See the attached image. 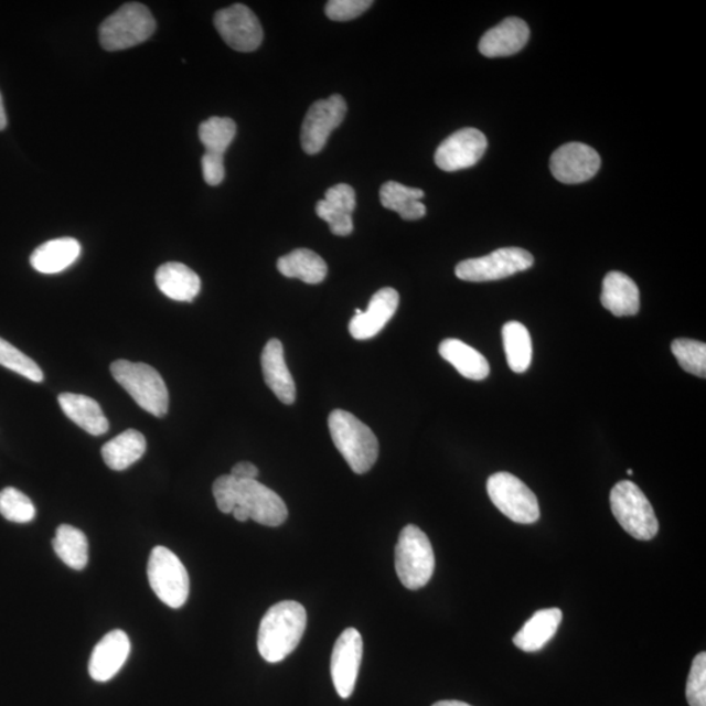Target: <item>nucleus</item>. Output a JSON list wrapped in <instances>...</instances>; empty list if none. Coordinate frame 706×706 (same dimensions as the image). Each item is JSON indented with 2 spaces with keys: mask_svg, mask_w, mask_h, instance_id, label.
Wrapping results in <instances>:
<instances>
[{
  "mask_svg": "<svg viewBox=\"0 0 706 706\" xmlns=\"http://www.w3.org/2000/svg\"><path fill=\"white\" fill-rule=\"evenodd\" d=\"M82 253L79 242L71 237L42 244L31 256V265L41 274H58L76 263Z\"/></svg>",
  "mask_w": 706,
  "mask_h": 706,
  "instance_id": "25",
  "label": "nucleus"
},
{
  "mask_svg": "<svg viewBox=\"0 0 706 706\" xmlns=\"http://www.w3.org/2000/svg\"><path fill=\"white\" fill-rule=\"evenodd\" d=\"M363 660V639L355 628L345 630L335 642L331 654V676L338 695L349 698L355 691Z\"/></svg>",
  "mask_w": 706,
  "mask_h": 706,
  "instance_id": "14",
  "label": "nucleus"
},
{
  "mask_svg": "<svg viewBox=\"0 0 706 706\" xmlns=\"http://www.w3.org/2000/svg\"><path fill=\"white\" fill-rule=\"evenodd\" d=\"M329 429L335 447L351 470L362 475L377 462L379 445L376 435L355 415L335 409L329 416Z\"/></svg>",
  "mask_w": 706,
  "mask_h": 706,
  "instance_id": "3",
  "label": "nucleus"
},
{
  "mask_svg": "<svg viewBox=\"0 0 706 706\" xmlns=\"http://www.w3.org/2000/svg\"><path fill=\"white\" fill-rule=\"evenodd\" d=\"M212 493L224 514H231L236 506L242 507L249 520L270 527L285 524L288 517L285 501L258 480H237L223 475L215 480Z\"/></svg>",
  "mask_w": 706,
  "mask_h": 706,
  "instance_id": "1",
  "label": "nucleus"
},
{
  "mask_svg": "<svg viewBox=\"0 0 706 706\" xmlns=\"http://www.w3.org/2000/svg\"><path fill=\"white\" fill-rule=\"evenodd\" d=\"M434 706H471V705L462 702L445 700V702L436 703Z\"/></svg>",
  "mask_w": 706,
  "mask_h": 706,
  "instance_id": "41",
  "label": "nucleus"
},
{
  "mask_svg": "<svg viewBox=\"0 0 706 706\" xmlns=\"http://www.w3.org/2000/svg\"><path fill=\"white\" fill-rule=\"evenodd\" d=\"M113 377L145 411L164 418L169 408V393L160 373L145 363L116 360L110 365Z\"/></svg>",
  "mask_w": 706,
  "mask_h": 706,
  "instance_id": "4",
  "label": "nucleus"
},
{
  "mask_svg": "<svg viewBox=\"0 0 706 706\" xmlns=\"http://www.w3.org/2000/svg\"><path fill=\"white\" fill-rule=\"evenodd\" d=\"M154 31L157 20L151 11L145 4L131 2L105 19L98 34L106 52H119L143 44Z\"/></svg>",
  "mask_w": 706,
  "mask_h": 706,
  "instance_id": "5",
  "label": "nucleus"
},
{
  "mask_svg": "<svg viewBox=\"0 0 706 706\" xmlns=\"http://www.w3.org/2000/svg\"><path fill=\"white\" fill-rule=\"evenodd\" d=\"M356 208L355 190L347 183H338L324 194V200L317 203L318 217L329 224L335 236H349L353 232L352 214Z\"/></svg>",
  "mask_w": 706,
  "mask_h": 706,
  "instance_id": "18",
  "label": "nucleus"
},
{
  "mask_svg": "<svg viewBox=\"0 0 706 706\" xmlns=\"http://www.w3.org/2000/svg\"><path fill=\"white\" fill-rule=\"evenodd\" d=\"M395 569L402 585L409 590L426 586L435 571V554L426 533L408 525L399 534L395 548Z\"/></svg>",
  "mask_w": 706,
  "mask_h": 706,
  "instance_id": "6",
  "label": "nucleus"
},
{
  "mask_svg": "<svg viewBox=\"0 0 706 706\" xmlns=\"http://www.w3.org/2000/svg\"><path fill=\"white\" fill-rule=\"evenodd\" d=\"M7 127V116L3 105L2 95H0V131L4 130Z\"/></svg>",
  "mask_w": 706,
  "mask_h": 706,
  "instance_id": "40",
  "label": "nucleus"
},
{
  "mask_svg": "<svg viewBox=\"0 0 706 706\" xmlns=\"http://www.w3.org/2000/svg\"><path fill=\"white\" fill-rule=\"evenodd\" d=\"M489 141L477 129L458 130L445 139L435 154L436 165L443 172H458L474 167L484 157Z\"/></svg>",
  "mask_w": 706,
  "mask_h": 706,
  "instance_id": "13",
  "label": "nucleus"
},
{
  "mask_svg": "<svg viewBox=\"0 0 706 706\" xmlns=\"http://www.w3.org/2000/svg\"><path fill=\"white\" fill-rule=\"evenodd\" d=\"M549 168L557 181L575 185L591 180L598 173L600 157L595 148L575 141L554 152Z\"/></svg>",
  "mask_w": 706,
  "mask_h": 706,
  "instance_id": "15",
  "label": "nucleus"
},
{
  "mask_svg": "<svg viewBox=\"0 0 706 706\" xmlns=\"http://www.w3.org/2000/svg\"><path fill=\"white\" fill-rule=\"evenodd\" d=\"M307 628L303 607L285 600L266 612L258 631V651L270 663L286 660L299 646Z\"/></svg>",
  "mask_w": 706,
  "mask_h": 706,
  "instance_id": "2",
  "label": "nucleus"
},
{
  "mask_svg": "<svg viewBox=\"0 0 706 706\" xmlns=\"http://www.w3.org/2000/svg\"><path fill=\"white\" fill-rule=\"evenodd\" d=\"M131 651L129 635L121 630L105 634L89 660V675L96 682H108L122 668Z\"/></svg>",
  "mask_w": 706,
  "mask_h": 706,
  "instance_id": "17",
  "label": "nucleus"
},
{
  "mask_svg": "<svg viewBox=\"0 0 706 706\" xmlns=\"http://www.w3.org/2000/svg\"><path fill=\"white\" fill-rule=\"evenodd\" d=\"M62 411L77 427L86 430L92 436H101L108 432L109 421L103 413L100 405L87 395L63 393L58 397Z\"/></svg>",
  "mask_w": 706,
  "mask_h": 706,
  "instance_id": "22",
  "label": "nucleus"
},
{
  "mask_svg": "<svg viewBox=\"0 0 706 706\" xmlns=\"http://www.w3.org/2000/svg\"><path fill=\"white\" fill-rule=\"evenodd\" d=\"M154 279L160 291L174 301L192 302L201 292L200 277L186 265L179 263L161 265Z\"/></svg>",
  "mask_w": 706,
  "mask_h": 706,
  "instance_id": "23",
  "label": "nucleus"
},
{
  "mask_svg": "<svg viewBox=\"0 0 706 706\" xmlns=\"http://www.w3.org/2000/svg\"><path fill=\"white\" fill-rule=\"evenodd\" d=\"M600 301L613 315L638 314L640 310L639 287L625 274L612 271L606 275Z\"/></svg>",
  "mask_w": 706,
  "mask_h": 706,
  "instance_id": "21",
  "label": "nucleus"
},
{
  "mask_svg": "<svg viewBox=\"0 0 706 706\" xmlns=\"http://www.w3.org/2000/svg\"><path fill=\"white\" fill-rule=\"evenodd\" d=\"M278 270L286 278L300 279L307 285H318L328 277L327 263L309 249H296L279 258Z\"/></svg>",
  "mask_w": 706,
  "mask_h": 706,
  "instance_id": "29",
  "label": "nucleus"
},
{
  "mask_svg": "<svg viewBox=\"0 0 706 706\" xmlns=\"http://www.w3.org/2000/svg\"><path fill=\"white\" fill-rule=\"evenodd\" d=\"M147 449L146 437L136 429H127L101 449L104 462L109 469L124 471L138 462Z\"/></svg>",
  "mask_w": 706,
  "mask_h": 706,
  "instance_id": "27",
  "label": "nucleus"
},
{
  "mask_svg": "<svg viewBox=\"0 0 706 706\" xmlns=\"http://www.w3.org/2000/svg\"><path fill=\"white\" fill-rule=\"evenodd\" d=\"M372 4V0H331L324 12L330 20L350 21L363 15Z\"/></svg>",
  "mask_w": 706,
  "mask_h": 706,
  "instance_id": "37",
  "label": "nucleus"
},
{
  "mask_svg": "<svg viewBox=\"0 0 706 706\" xmlns=\"http://www.w3.org/2000/svg\"><path fill=\"white\" fill-rule=\"evenodd\" d=\"M424 192L408 188L399 182H386L379 190L381 204L387 210L398 212L404 221L413 222L426 216L427 208L421 203Z\"/></svg>",
  "mask_w": 706,
  "mask_h": 706,
  "instance_id": "28",
  "label": "nucleus"
},
{
  "mask_svg": "<svg viewBox=\"0 0 706 706\" xmlns=\"http://www.w3.org/2000/svg\"><path fill=\"white\" fill-rule=\"evenodd\" d=\"M203 179L210 186H217L225 179L224 157L214 153H204L202 158Z\"/></svg>",
  "mask_w": 706,
  "mask_h": 706,
  "instance_id": "38",
  "label": "nucleus"
},
{
  "mask_svg": "<svg viewBox=\"0 0 706 706\" xmlns=\"http://www.w3.org/2000/svg\"><path fill=\"white\" fill-rule=\"evenodd\" d=\"M148 581L154 595L172 609L186 603L190 581L185 565L179 557L162 546L154 547L148 560Z\"/></svg>",
  "mask_w": 706,
  "mask_h": 706,
  "instance_id": "8",
  "label": "nucleus"
},
{
  "mask_svg": "<svg viewBox=\"0 0 706 706\" xmlns=\"http://www.w3.org/2000/svg\"><path fill=\"white\" fill-rule=\"evenodd\" d=\"M533 265L534 257L528 252L521 247H503L489 256L463 260L457 265L456 275L464 281H494L526 271Z\"/></svg>",
  "mask_w": 706,
  "mask_h": 706,
  "instance_id": "10",
  "label": "nucleus"
},
{
  "mask_svg": "<svg viewBox=\"0 0 706 706\" xmlns=\"http://www.w3.org/2000/svg\"><path fill=\"white\" fill-rule=\"evenodd\" d=\"M677 363L697 377H706V344L691 339H676L671 345Z\"/></svg>",
  "mask_w": 706,
  "mask_h": 706,
  "instance_id": "34",
  "label": "nucleus"
},
{
  "mask_svg": "<svg viewBox=\"0 0 706 706\" xmlns=\"http://www.w3.org/2000/svg\"><path fill=\"white\" fill-rule=\"evenodd\" d=\"M504 350L511 370L525 373L532 364L533 343L528 330L517 321H511L503 328Z\"/></svg>",
  "mask_w": 706,
  "mask_h": 706,
  "instance_id": "31",
  "label": "nucleus"
},
{
  "mask_svg": "<svg viewBox=\"0 0 706 706\" xmlns=\"http://www.w3.org/2000/svg\"><path fill=\"white\" fill-rule=\"evenodd\" d=\"M689 706H706V654H697L689 671L687 682Z\"/></svg>",
  "mask_w": 706,
  "mask_h": 706,
  "instance_id": "36",
  "label": "nucleus"
},
{
  "mask_svg": "<svg viewBox=\"0 0 706 706\" xmlns=\"http://www.w3.org/2000/svg\"><path fill=\"white\" fill-rule=\"evenodd\" d=\"M443 360L454 366L459 374L472 381H482L489 377L490 364L482 353L470 347L469 344L458 339H445L439 347Z\"/></svg>",
  "mask_w": 706,
  "mask_h": 706,
  "instance_id": "26",
  "label": "nucleus"
},
{
  "mask_svg": "<svg viewBox=\"0 0 706 706\" xmlns=\"http://www.w3.org/2000/svg\"><path fill=\"white\" fill-rule=\"evenodd\" d=\"M53 548L56 556L71 569L83 570L87 567L89 546L86 534L69 525L56 528Z\"/></svg>",
  "mask_w": 706,
  "mask_h": 706,
  "instance_id": "30",
  "label": "nucleus"
},
{
  "mask_svg": "<svg viewBox=\"0 0 706 706\" xmlns=\"http://www.w3.org/2000/svg\"><path fill=\"white\" fill-rule=\"evenodd\" d=\"M347 104L341 95L318 100L307 113L301 127V146L308 154L321 152L336 127L344 121Z\"/></svg>",
  "mask_w": 706,
  "mask_h": 706,
  "instance_id": "11",
  "label": "nucleus"
},
{
  "mask_svg": "<svg viewBox=\"0 0 706 706\" xmlns=\"http://www.w3.org/2000/svg\"><path fill=\"white\" fill-rule=\"evenodd\" d=\"M399 306V293L393 288H383L373 295L368 308L352 318L350 334L356 341H368L381 333L392 320Z\"/></svg>",
  "mask_w": 706,
  "mask_h": 706,
  "instance_id": "16",
  "label": "nucleus"
},
{
  "mask_svg": "<svg viewBox=\"0 0 706 706\" xmlns=\"http://www.w3.org/2000/svg\"><path fill=\"white\" fill-rule=\"evenodd\" d=\"M563 620L560 609H547L535 612L521 631L514 635V645L521 651L533 653L545 648L554 638Z\"/></svg>",
  "mask_w": 706,
  "mask_h": 706,
  "instance_id": "24",
  "label": "nucleus"
},
{
  "mask_svg": "<svg viewBox=\"0 0 706 706\" xmlns=\"http://www.w3.org/2000/svg\"><path fill=\"white\" fill-rule=\"evenodd\" d=\"M0 514L15 524H28L35 517V507L26 494L13 486H7L0 491Z\"/></svg>",
  "mask_w": 706,
  "mask_h": 706,
  "instance_id": "33",
  "label": "nucleus"
},
{
  "mask_svg": "<svg viewBox=\"0 0 706 706\" xmlns=\"http://www.w3.org/2000/svg\"><path fill=\"white\" fill-rule=\"evenodd\" d=\"M229 475L237 480H257L259 470L257 466L252 462H238L233 466Z\"/></svg>",
  "mask_w": 706,
  "mask_h": 706,
  "instance_id": "39",
  "label": "nucleus"
},
{
  "mask_svg": "<svg viewBox=\"0 0 706 706\" xmlns=\"http://www.w3.org/2000/svg\"><path fill=\"white\" fill-rule=\"evenodd\" d=\"M627 472H628V475H632L633 474L632 470H628Z\"/></svg>",
  "mask_w": 706,
  "mask_h": 706,
  "instance_id": "42",
  "label": "nucleus"
},
{
  "mask_svg": "<svg viewBox=\"0 0 706 706\" xmlns=\"http://www.w3.org/2000/svg\"><path fill=\"white\" fill-rule=\"evenodd\" d=\"M611 511L625 532L639 541H651L659 533V520L644 492L630 480L613 486Z\"/></svg>",
  "mask_w": 706,
  "mask_h": 706,
  "instance_id": "7",
  "label": "nucleus"
},
{
  "mask_svg": "<svg viewBox=\"0 0 706 706\" xmlns=\"http://www.w3.org/2000/svg\"><path fill=\"white\" fill-rule=\"evenodd\" d=\"M530 30L524 20L507 18L486 32L479 42V52L486 58L517 54L527 44Z\"/></svg>",
  "mask_w": 706,
  "mask_h": 706,
  "instance_id": "19",
  "label": "nucleus"
},
{
  "mask_svg": "<svg viewBox=\"0 0 706 706\" xmlns=\"http://www.w3.org/2000/svg\"><path fill=\"white\" fill-rule=\"evenodd\" d=\"M0 365L33 381V383H42L44 379V373L38 363L2 338H0Z\"/></svg>",
  "mask_w": 706,
  "mask_h": 706,
  "instance_id": "35",
  "label": "nucleus"
},
{
  "mask_svg": "<svg viewBox=\"0 0 706 706\" xmlns=\"http://www.w3.org/2000/svg\"><path fill=\"white\" fill-rule=\"evenodd\" d=\"M486 491L494 506L517 524H534L541 517L538 499L517 477L498 472L486 482Z\"/></svg>",
  "mask_w": 706,
  "mask_h": 706,
  "instance_id": "9",
  "label": "nucleus"
},
{
  "mask_svg": "<svg viewBox=\"0 0 706 706\" xmlns=\"http://www.w3.org/2000/svg\"><path fill=\"white\" fill-rule=\"evenodd\" d=\"M236 133L237 126L231 118L212 117L200 126V139L206 152L221 157H224Z\"/></svg>",
  "mask_w": 706,
  "mask_h": 706,
  "instance_id": "32",
  "label": "nucleus"
},
{
  "mask_svg": "<svg viewBox=\"0 0 706 706\" xmlns=\"http://www.w3.org/2000/svg\"><path fill=\"white\" fill-rule=\"evenodd\" d=\"M260 362H263L266 385L271 388L282 404L293 405L296 385L286 363L285 349L278 339H271L267 342Z\"/></svg>",
  "mask_w": 706,
  "mask_h": 706,
  "instance_id": "20",
  "label": "nucleus"
},
{
  "mask_svg": "<svg viewBox=\"0 0 706 706\" xmlns=\"http://www.w3.org/2000/svg\"><path fill=\"white\" fill-rule=\"evenodd\" d=\"M215 28L233 51L250 53L264 41V30L256 13L244 4H233L216 12Z\"/></svg>",
  "mask_w": 706,
  "mask_h": 706,
  "instance_id": "12",
  "label": "nucleus"
}]
</instances>
